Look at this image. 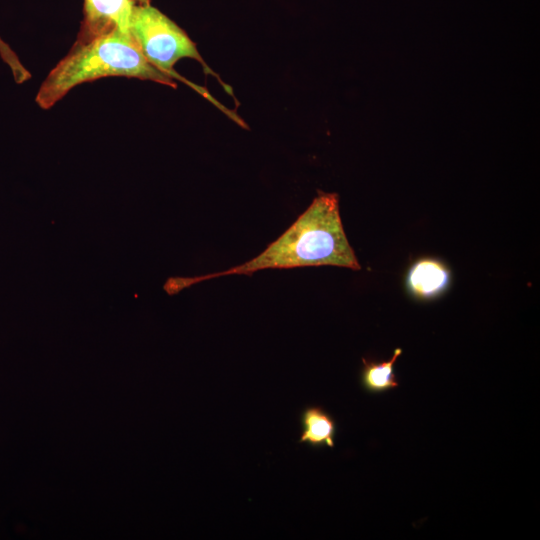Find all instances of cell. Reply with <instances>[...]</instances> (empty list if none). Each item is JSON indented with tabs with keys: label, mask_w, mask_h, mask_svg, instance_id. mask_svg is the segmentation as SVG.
<instances>
[{
	"label": "cell",
	"mask_w": 540,
	"mask_h": 540,
	"mask_svg": "<svg viewBox=\"0 0 540 540\" xmlns=\"http://www.w3.org/2000/svg\"><path fill=\"white\" fill-rule=\"evenodd\" d=\"M321 265L361 269L343 229L338 195L319 191L297 220L253 259L222 272L169 277L163 290L171 296L197 283L221 276Z\"/></svg>",
	"instance_id": "6da1fadb"
},
{
	"label": "cell",
	"mask_w": 540,
	"mask_h": 540,
	"mask_svg": "<svg viewBox=\"0 0 540 540\" xmlns=\"http://www.w3.org/2000/svg\"><path fill=\"white\" fill-rule=\"evenodd\" d=\"M117 76L176 88L173 78L145 58L131 34L112 30L87 42L74 43L43 81L36 102L47 110L79 84Z\"/></svg>",
	"instance_id": "7a4b0ae2"
},
{
	"label": "cell",
	"mask_w": 540,
	"mask_h": 540,
	"mask_svg": "<svg viewBox=\"0 0 540 540\" xmlns=\"http://www.w3.org/2000/svg\"><path fill=\"white\" fill-rule=\"evenodd\" d=\"M130 34L136 41L145 58L157 69L190 85L204 97L225 111L209 93L178 74L173 66L182 58H191L198 61L207 74L215 75L222 86L230 93L219 77L213 72L201 57L196 44L187 33L174 21L168 18L157 8L147 5H133ZM231 94V93H230Z\"/></svg>",
	"instance_id": "3957f363"
},
{
	"label": "cell",
	"mask_w": 540,
	"mask_h": 540,
	"mask_svg": "<svg viewBox=\"0 0 540 540\" xmlns=\"http://www.w3.org/2000/svg\"><path fill=\"white\" fill-rule=\"evenodd\" d=\"M132 8L129 0H84V19L75 43L112 30L130 34Z\"/></svg>",
	"instance_id": "277c9868"
},
{
	"label": "cell",
	"mask_w": 540,
	"mask_h": 540,
	"mask_svg": "<svg viewBox=\"0 0 540 540\" xmlns=\"http://www.w3.org/2000/svg\"><path fill=\"white\" fill-rule=\"evenodd\" d=\"M449 280V270L443 263L425 258L410 268L407 287L416 297L429 299L441 294L447 288Z\"/></svg>",
	"instance_id": "5b68a950"
},
{
	"label": "cell",
	"mask_w": 540,
	"mask_h": 540,
	"mask_svg": "<svg viewBox=\"0 0 540 540\" xmlns=\"http://www.w3.org/2000/svg\"><path fill=\"white\" fill-rule=\"evenodd\" d=\"M302 433L299 443H307L312 447H334L336 422L332 416L320 406H308L301 414Z\"/></svg>",
	"instance_id": "8992f818"
},
{
	"label": "cell",
	"mask_w": 540,
	"mask_h": 540,
	"mask_svg": "<svg viewBox=\"0 0 540 540\" xmlns=\"http://www.w3.org/2000/svg\"><path fill=\"white\" fill-rule=\"evenodd\" d=\"M402 354V349L397 348L393 356L382 362H376L362 358L361 383L370 393H382L399 386L394 373V364Z\"/></svg>",
	"instance_id": "52a82bcc"
},
{
	"label": "cell",
	"mask_w": 540,
	"mask_h": 540,
	"mask_svg": "<svg viewBox=\"0 0 540 540\" xmlns=\"http://www.w3.org/2000/svg\"><path fill=\"white\" fill-rule=\"evenodd\" d=\"M132 5H147L150 4V0H129Z\"/></svg>",
	"instance_id": "ba28073f"
}]
</instances>
